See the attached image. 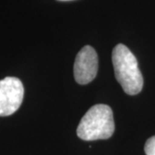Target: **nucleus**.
<instances>
[{"label":"nucleus","instance_id":"7ed1b4c3","mask_svg":"<svg viewBox=\"0 0 155 155\" xmlns=\"http://www.w3.org/2000/svg\"><path fill=\"white\" fill-rule=\"evenodd\" d=\"M24 88L22 81L15 77L0 80V116L14 114L22 104Z\"/></svg>","mask_w":155,"mask_h":155},{"label":"nucleus","instance_id":"423d86ee","mask_svg":"<svg viewBox=\"0 0 155 155\" xmlns=\"http://www.w3.org/2000/svg\"><path fill=\"white\" fill-rule=\"evenodd\" d=\"M58 1H72V0H58Z\"/></svg>","mask_w":155,"mask_h":155},{"label":"nucleus","instance_id":"f257e3e1","mask_svg":"<svg viewBox=\"0 0 155 155\" xmlns=\"http://www.w3.org/2000/svg\"><path fill=\"white\" fill-rule=\"evenodd\" d=\"M112 62L116 80L128 95H136L143 87V77L138 61L125 45L118 44L112 52Z\"/></svg>","mask_w":155,"mask_h":155},{"label":"nucleus","instance_id":"20e7f679","mask_svg":"<svg viewBox=\"0 0 155 155\" xmlns=\"http://www.w3.org/2000/svg\"><path fill=\"white\" fill-rule=\"evenodd\" d=\"M98 69V58L95 49L91 46H85L76 56L73 73L76 82L86 84L94 79Z\"/></svg>","mask_w":155,"mask_h":155},{"label":"nucleus","instance_id":"f03ea898","mask_svg":"<svg viewBox=\"0 0 155 155\" xmlns=\"http://www.w3.org/2000/svg\"><path fill=\"white\" fill-rule=\"evenodd\" d=\"M115 131L113 112L110 106L96 104L82 117L77 128L78 136L84 140H106Z\"/></svg>","mask_w":155,"mask_h":155},{"label":"nucleus","instance_id":"39448f33","mask_svg":"<svg viewBox=\"0 0 155 155\" xmlns=\"http://www.w3.org/2000/svg\"><path fill=\"white\" fill-rule=\"evenodd\" d=\"M144 149L147 155H155V136H153L147 140Z\"/></svg>","mask_w":155,"mask_h":155}]
</instances>
